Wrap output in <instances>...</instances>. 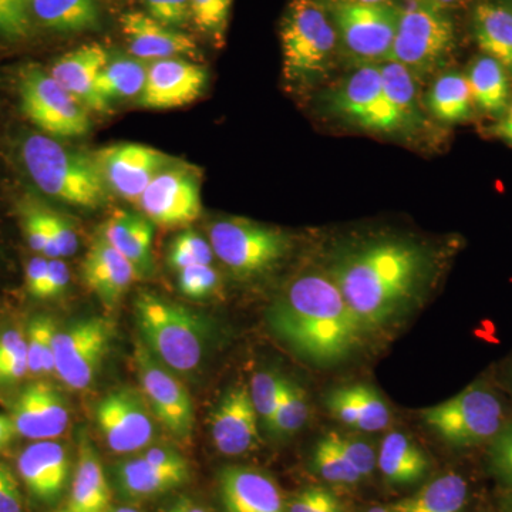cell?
Listing matches in <instances>:
<instances>
[{"mask_svg":"<svg viewBox=\"0 0 512 512\" xmlns=\"http://www.w3.org/2000/svg\"><path fill=\"white\" fill-rule=\"evenodd\" d=\"M426 248L413 241L383 238L349 249L329 274L363 330L380 328L409 305L430 274Z\"/></svg>","mask_w":512,"mask_h":512,"instance_id":"1","label":"cell"},{"mask_svg":"<svg viewBox=\"0 0 512 512\" xmlns=\"http://www.w3.org/2000/svg\"><path fill=\"white\" fill-rule=\"evenodd\" d=\"M268 318L286 345L316 365L346 359L365 333L335 279L323 272L293 279L269 309Z\"/></svg>","mask_w":512,"mask_h":512,"instance_id":"2","label":"cell"},{"mask_svg":"<svg viewBox=\"0 0 512 512\" xmlns=\"http://www.w3.org/2000/svg\"><path fill=\"white\" fill-rule=\"evenodd\" d=\"M22 156L32 180L50 197L87 210L106 204L109 185L94 156L69 150L39 134L26 138Z\"/></svg>","mask_w":512,"mask_h":512,"instance_id":"3","label":"cell"},{"mask_svg":"<svg viewBox=\"0 0 512 512\" xmlns=\"http://www.w3.org/2000/svg\"><path fill=\"white\" fill-rule=\"evenodd\" d=\"M136 316L148 350L164 366L178 373L194 372L200 366L207 345L200 316L153 293L138 296Z\"/></svg>","mask_w":512,"mask_h":512,"instance_id":"4","label":"cell"},{"mask_svg":"<svg viewBox=\"0 0 512 512\" xmlns=\"http://www.w3.org/2000/svg\"><path fill=\"white\" fill-rule=\"evenodd\" d=\"M286 79L319 82L332 66L339 40L329 10L319 0H293L281 26Z\"/></svg>","mask_w":512,"mask_h":512,"instance_id":"5","label":"cell"},{"mask_svg":"<svg viewBox=\"0 0 512 512\" xmlns=\"http://www.w3.org/2000/svg\"><path fill=\"white\" fill-rule=\"evenodd\" d=\"M456 45V28L446 9L423 0L400 6L399 25L390 52L392 62L402 64L414 76L433 72Z\"/></svg>","mask_w":512,"mask_h":512,"instance_id":"6","label":"cell"},{"mask_svg":"<svg viewBox=\"0 0 512 512\" xmlns=\"http://www.w3.org/2000/svg\"><path fill=\"white\" fill-rule=\"evenodd\" d=\"M420 414L433 433L454 447H474L491 441L505 426L503 404L497 394L481 384H473Z\"/></svg>","mask_w":512,"mask_h":512,"instance_id":"7","label":"cell"},{"mask_svg":"<svg viewBox=\"0 0 512 512\" xmlns=\"http://www.w3.org/2000/svg\"><path fill=\"white\" fill-rule=\"evenodd\" d=\"M208 241L222 264L239 278L264 274L291 249L284 232L245 218L215 221Z\"/></svg>","mask_w":512,"mask_h":512,"instance_id":"8","label":"cell"},{"mask_svg":"<svg viewBox=\"0 0 512 512\" xmlns=\"http://www.w3.org/2000/svg\"><path fill=\"white\" fill-rule=\"evenodd\" d=\"M339 45L357 66L389 59L399 25L400 6L392 2L329 6Z\"/></svg>","mask_w":512,"mask_h":512,"instance_id":"9","label":"cell"},{"mask_svg":"<svg viewBox=\"0 0 512 512\" xmlns=\"http://www.w3.org/2000/svg\"><path fill=\"white\" fill-rule=\"evenodd\" d=\"M22 109L37 127L56 137H82L90 120L84 106L72 94L37 67H29L20 82Z\"/></svg>","mask_w":512,"mask_h":512,"instance_id":"10","label":"cell"},{"mask_svg":"<svg viewBox=\"0 0 512 512\" xmlns=\"http://www.w3.org/2000/svg\"><path fill=\"white\" fill-rule=\"evenodd\" d=\"M113 325L104 318L79 320L56 333L55 372L67 387L84 390L93 383L110 349Z\"/></svg>","mask_w":512,"mask_h":512,"instance_id":"11","label":"cell"},{"mask_svg":"<svg viewBox=\"0 0 512 512\" xmlns=\"http://www.w3.org/2000/svg\"><path fill=\"white\" fill-rule=\"evenodd\" d=\"M329 104L333 113L366 130H400L399 120L384 94L379 64L357 67L333 90Z\"/></svg>","mask_w":512,"mask_h":512,"instance_id":"12","label":"cell"},{"mask_svg":"<svg viewBox=\"0 0 512 512\" xmlns=\"http://www.w3.org/2000/svg\"><path fill=\"white\" fill-rule=\"evenodd\" d=\"M138 379L154 419L160 421L175 439H190L194 431L195 413L190 393L150 350L138 346L136 352Z\"/></svg>","mask_w":512,"mask_h":512,"instance_id":"13","label":"cell"},{"mask_svg":"<svg viewBox=\"0 0 512 512\" xmlns=\"http://www.w3.org/2000/svg\"><path fill=\"white\" fill-rule=\"evenodd\" d=\"M144 217L160 227H185L200 218L201 183L191 168H165L137 202Z\"/></svg>","mask_w":512,"mask_h":512,"instance_id":"14","label":"cell"},{"mask_svg":"<svg viewBox=\"0 0 512 512\" xmlns=\"http://www.w3.org/2000/svg\"><path fill=\"white\" fill-rule=\"evenodd\" d=\"M97 426L116 453L143 450L154 439V416L140 394L120 389L107 394L96 409Z\"/></svg>","mask_w":512,"mask_h":512,"instance_id":"15","label":"cell"},{"mask_svg":"<svg viewBox=\"0 0 512 512\" xmlns=\"http://www.w3.org/2000/svg\"><path fill=\"white\" fill-rule=\"evenodd\" d=\"M109 190L138 202L151 181L174 163L156 148L137 143L113 144L94 154Z\"/></svg>","mask_w":512,"mask_h":512,"instance_id":"16","label":"cell"},{"mask_svg":"<svg viewBox=\"0 0 512 512\" xmlns=\"http://www.w3.org/2000/svg\"><path fill=\"white\" fill-rule=\"evenodd\" d=\"M205 84L207 73L198 64L178 57L157 60L148 67L146 86L138 101L146 109H178L200 99Z\"/></svg>","mask_w":512,"mask_h":512,"instance_id":"17","label":"cell"},{"mask_svg":"<svg viewBox=\"0 0 512 512\" xmlns=\"http://www.w3.org/2000/svg\"><path fill=\"white\" fill-rule=\"evenodd\" d=\"M258 423L249 389L245 386L232 387L212 412V441L225 456H241L258 444Z\"/></svg>","mask_w":512,"mask_h":512,"instance_id":"18","label":"cell"},{"mask_svg":"<svg viewBox=\"0 0 512 512\" xmlns=\"http://www.w3.org/2000/svg\"><path fill=\"white\" fill-rule=\"evenodd\" d=\"M16 433L30 440H55L69 426V409L62 394L49 383L29 384L16 400L12 414Z\"/></svg>","mask_w":512,"mask_h":512,"instance_id":"19","label":"cell"},{"mask_svg":"<svg viewBox=\"0 0 512 512\" xmlns=\"http://www.w3.org/2000/svg\"><path fill=\"white\" fill-rule=\"evenodd\" d=\"M70 456L56 440H40L20 454L18 470L29 493L42 503L52 504L64 493L70 478Z\"/></svg>","mask_w":512,"mask_h":512,"instance_id":"20","label":"cell"},{"mask_svg":"<svg viewBox=\"0 0 512 512\" xmlns=\"http://www.w3.org/2000/svg\"><path fill=\"white\" fill-rule=\"evenodd\" d=\"M121 30L131 55L144 62L195 55L197 45L190 36L158 22L148 13L128 12L121 16Z\"/></svg>","mask_w":512,"mask_h":512,"instance_id":"21","label":"cell"},{"mask_svg":"<svg viewBox=\"0 0 512 512\" xmlns=\"http://www.w3.org/2000/svg\"><path fill=\"white\" fill-rule=\"evenodd\" d=\"M220 495L225 512H288L278 485L255 468L225 467Z\"/></svg>","mask_w":512,"mask_h":512,"instance_id":"22","label":"cell"},{"mask_svg":"<svg viewBox=\"0 0 512 512\" xmlns=\"http://www.w3.org/2000/svg\"><path fill=\"white\" fill-rule=\"evenodd\" d=\"M137 275L130 261L100 232L84 256L83 279L87 288L96 293L104 305L113 308L130 289Z\"/></svg>","mask_w":512,"mask_h":512,"instance_id":"23","label":"cell"},{"mask_svg":"<svg viewBox=\"0 0 512 512\" xmlns=\"http://www.w3.org/2000/svg\"><path fill=\"white\" fill-rule=\"evenodd\" d=\"M109 59V53L99 45L82 46L60 57L50 76L82 106L101 113L109 109V103L101 99L96 84Z\"/></svg>","mask_w":512,"mask_h":512,"instance_id":"24","label":"cell"},{"mask_svg":"<svg viewBox=\"0 0 512 512\" xmlns=\"http://www.w3.org/2000/svg\"><path fill=\"white\" fill-rule=\"evenodd\" d=\"M326 409L345 426L375 433L389 427L390 407L376 389L365 383H352L330 390L325 396Z\"/></svg>","mask_w":512,"mask_h":512,"instance_id":"25","label":"cell"},{"mask_svg":"<svg viewBox=\"0 0 512 512\" xmlns=\"http://www.w3.org/2000/svg\"><path fill=\"white\" fill-rule=\"evenodd\" d=\"M101 234L136 268L147 274L153 266V222L136 212L119 210L101 228Z\"/></svg>","mask_w":512,"mask_h":512,"instance_id":"26","label":"cell"},{"mask_svg":"<svg viewBox=\"0 0 512 512\" xmlns=\"http://www.w3.org/2000/svg\"><path fill=\"white\" fill-rule=\"evenodd\" d=\"M110 504V485L100 458L92 444L84 440L80 446L70 497L60 512H107Z\"/></svg>","mask_w":512,"mask_h":512,"instance_id":"27","label":"cell"},{"mask_svg":"<svg viewBox=\"0 0 512 512\" xmlns=\"http://www.w3.org/2000/svg\"><path fill=\"white\" fill-rule=\"evenodd\" d=\"M473 32L483 55L493 57L512 76V6L490 0L478 3Z\"/></svg>","mask_w":512,"mask_h":512,"instance_id":"28","label":"cell"},{"mask_svg":"<svg viewBox=\"0 0 512 512\" xmlns=\"http://www.w3.org/2000/svg\"><path fill=\"white\" fill-rule=\"evenodd\" d=\"M377 467L384 480L393 485L417 483L429 473L426 454L403 431H392L384 436L377 453Z\"/></svg>","mask_w":512,"mask_h":512,"instance_id":"29","label":"cell"},{"mask_svg":"<svg viewBox=\"0 0 512 512\" xmlns=\"http://www.w3.org/2000/svg\"><path fill=\"white\" fill-rule=\"evenodd\" d=\"M466 77L474 107L500 119L512 100L507 70L493 57L480 55L471 60Z\"/></svg>","mask_w":512,"mask_h":512,"instance_id":"30","label":"cell"},{"mask_svg":"<svg viewBox=\"0 0 512 512\" xmlns=\"http://www.w3.org/2000/svg\"><path fill=\"white\" fill-rule=\"evenodd\" d=\"M190 473L163 470L138 457L123 461L116 468V481L120 493L130 500H146L168 493L187 483Z\"/></svg>","mask_w":512,"mask_h":512,"instance_id":"31","label":"cell"},{"mask_svg":"<svg viewBox=\"0 0 512 512\" xmlns=\"http://www.w3.org/2000/svg\"><path fill=\"white\" fill-rule=\"evenodd\" d=\"M468 485L458 474L448 473L424 485L416 494L393 504V512H461L467 503Z\"/></svg>","mask_w":512,"mask_h":512,"instance_id":"32","label":"cell"},{"mask_svg":"<svg viewBox=\"0 0 512 512\" xmlns=\"http://www.w3.org/2000/svg\"><path fill=\"white\" fill-rule=\"evenodd\" d=\"M384 94L399 120L400 130H416L421 124L416 76L402 64L386 60L379 64Z\"/></svg>","mask_w":512,"mask_h":512,"instance_id":"33","label":"cell"},{"mask_svg":"<svg viewBox=\"0 0 512 512\" xmlns=\"http://www.w3.org/2000/svg\"><path fill=\"white\" fill-rule=\"evenodd\" d=\"M426 106L443 123L456 124L470 120L474 114V103L466 74H441L427 93Z\"/></svg>","mask_w":512,"mask_h":512,"instance_id":"34","label":"cell"},{"mask_svg":"<svg viewBox=\"0 0 512 512\" xmlns=\"http://www.w3.org/2000/svg\"><path fill=\"white\" fill-rule=\"evenodd\" d=\"M30 6L43 26L57 32H84L100 23L97 0H30Z\"/></svg>","mask_w":512,"mask_h":512,"instance_id":"35","label":"cell"},{"mask_svg":"<svg viewBox=\"0 0 512 512\" xmlns=\"http://www.w3.org/2000/svg\"><path fill=\"white\" fill-rule=\"evenodd\" d=\"M148 67L150 64L137 57L109 59L97 79V93L109 104L111 100L140 97L146 86Z\"/></svg>","mask_w":512,"mask_h":512,"instance_id":"36","label":"cell"},{"mask_svg":"<svg viewBox=\"0 0 512 512\" xmlns=\"http://www.w3.org/2000/svg\"><path fill=\"white\" fill-rule=\"evenodd\" d=\"M309 412L311 409L305 389L295 380L284 377L272 434L281 439L293 436L305 426Z\"/></svg>","mask_w":512,"mask_h":512,"instance_id":"37","label":"cell"},{"mask_svg":"<svg viewBox=\"0 0 512 512\" xmlns=\"http://www.w3.org/2000/svg\"><path fill=\"white\" fill-rule=\"evenodd\" d=\"M56 325L47 316H37L30 322L28 342V365L32 375L55 372Z\"/></svg>","mask_w":512,"mask_h":512,"instance_id":"38","label":"cell"},{"mask_svg":"<svg viewBox=\"0 0 512 512\" xmlns=\"http://www.w3.org/2000/svg\"><path fill=\"white\" fill-rule=\"evenodd\" d=\"M312 467L323 480L332 484L355 485L363 480L340 453L329 433L316 443L312 454Z\"/></svg>","mask_w":512,"mask_h":512,"instance_id":"39","label":"cell"},{"mask_svg":"<svg viewBox=\"0 0 512 512\" xmlns=\"http://www.w3.org/2000/svg\"><path fill=\"white\" fill-rule=\"evenodd\" d=\"M284 377L276 370H261L252 379L251 389H249L258 419L264 429L271 434Z\"/></svg>","mask_w":512,"mask_h":512,"instance_id":"40","label":"cell"},{"mask_svg":"<svg viewBox=\"0 0 512 512\" xmlns=\"http://www.w3.org/2000/svg\"><path fill=\"white\" fill-rule=\"evenodd\" d=\"M214 258L210 241L195 231H184L174 238L168 249V265L175 271L192 265H211Z\"/></svg>","mask_w":512,"mask_h":512,"instance_id":"41","label":"cell"},{"mask_svg":"<svg viewBox=\"0 0 512 512\" xmlns=\"http://www.w3.org/2000/svg\"><path fill=\"white\" fill-rule=\"evenodd\" d=\"M333 443L339 448L343 457L355 468L360 477H370L377 467V453L372 444L352 434H340L330 431Z\"/></svg>","mask_w":512,"mask_h":512,"instance_id":"42","label":"cell"},{"mask_svg":"<svg viewBox=\"0 0 512 512\" xmlns=\"http://www.w3.org/2000/svg\"><path fill=\"white\" fill-rule=\"evenodd\" d=\"M220 286V275L211 265H192L178 271V288L194 301L208 298Z\"/></svg>","mask_w":512,"mask_h":512,"instance_id":"43","label":"cell"},{"mask_svg":"<svg viewBox=\"0 0 512 512\" xmlns=\"http://www.w3.org/2000/svg\"><path fill=\"white\" fill-rule=\"evenodd\" d=\"M232 0H191V16L202 32L220 37L227 26Z\"/></svg>","mask_w":512,"mask_h":512,"instance_id":"44","label":"cell"},{"mask_svg":"<svg viewBox=\"0 0 512 512\" xmlns=\"http://www.w3.org/2000/svg\"><path fill=\"white\" fill-rule=\"evenodd\" d=\"M49 242L43 256L47 259H62L77 251V235L69 221L55 212L46 211Z\"/></svg>","mask_w":512,"mask_h":512,"instance_id":"45","label":"cell"},{"mask_svg":"<svg viewBox=\"0 0 512 512\" xmlns=\"http://www.w3.org/2000/svg\"><path fill=\"white\" fill-rule=\"evenodd\" d=\"M491 468L498 478L512 487V424H507L491 440Z\"/></svg>","mask_w":512,"mask_h":512,"instance_id":"46","label":"cell"},{"mask_svg":"<svg viewBox=\"0 0 512 512\" xmlns=\"http://www.w3.org/2000/svg\"><path fill=\"white\" fill-rule=\"evenodd\" d=\"M30 0H0V33L20 37L28 32Z\"/></svg>","mask_w":512,"mask_h":512,"instance_id":"47","label":"cell"},{"mask_svg":"<svg viewBox=\"0 0 512 512\" xmlns=\"http://www.w3.org/2000/svg\"><path fill=\"white\" fill-rule=\"evenodd\" d=\"M151 18L174 28L184 25L191 16V0H146Z\"/></svg>","mask_w":512,"mask_h":512,"instance_id":"48","label":"cell"},{"mask_svg":"<svg viewBox=\"0 0 512 512\" xmlns=\"http://www.w3.org/2000/svg\"><path fill=\"white\" fill-rule=\"evenodd\" d=\"M0 512H23L18 480L3 463H0Z\"/></svg>","mask_w":512,"mask_h":512,"instance_id":"49","label":"cell"},{"mask_svg":"<svg viewBox=\"0 0 512 512\" xmlns=\"http://www.w3.org/2000/svg\"><path fill=\"white\" fill-rule=\"evenodd\" d=\"M26 238L33 251L43 254L49 242V227H47L46 211L32 208L26 214L25 220Z\"/></svg>","mask_w":512,"mask_h":512,"instance_id":"50","label":"cell"},{"mask_svg":"<svg viewBox=\"0 0 512 512\" xmlns=\"http://www.w3.org/2000/svg\"><path fill=\"white\" fill-rule=\"evenodd\" d=\"M332 491L323 487H308L296 494L286 505L288 512H318Z\"/></svg>","mask_w":512,"mask_h":512,"instance_id":"51","label":"cell"},{"mask_svg":"<svg viewBox=\"0 0 512 512\" xmlns=\"http://www.w3.org/2000/svg\"><path fill=\"white\" fill-rule=\"evenodd\" d=\"M69 282V266L64 264L62 259H49V271H47L45 291H43L42 299H52L62 295Z\"/></svg>","mask_w":512,"mask_h":512,"instance_id":"52","label":"cell"},{"mask_svg":"<svg viewBox=\"0 0 512 512\" xmlns=\"http://www.w3.org/2000/svg\"><path fill=\"white\" fill-rule=\"evenodd\" d=\"M143 457L146 458L148 463L158 468H163V470L190 473V468H188L185 458L173 450V448L153 447L147 450Z\"/></svg>","mask_w":512,"mask_h":512,"instance_id":"53","label":"cell"},{"mask_svg":"<svg viewBox=\"0 0 512 512\" xmlns=\"http://www.w3.org/2000/svg\"><path fill=\"white\" fill-rule=\"evenodd\" d=\"M47 271H49V259L46 256H36V258L30 259L26 266V288L33 298H43Z\"/></svg>","mask_w":512,"mask_h":512,"instance_id":"54","label":"cell"},{"mask_svg":"<svg viewBox=\"0 0 512 512\" xmlns=\"http://www.w3.org/2000/svg\"><path fill=\"white\" fill-rule=\"evenodd\" d=\"M25 355H28V342L23 333L9 330L0 336V366Z\"/></svg>","mask_w":512,"mask_h":512,"instance_id":"55","label":"cell"},{"mask_svg":"<svg viewBox=\"0 0 512 512\" xmlns=\"http://www.w3.org/2000/svg\"><path fill=\"white\" fill-rule=\"evenodd\" d=\"M488 133L491 136L501 138L505 143L512 146V100L507 111L498 119L497 123L493 127L488 128Z\"/></svg>","mask_w":512,"mask_h":512,"instance_id":"56","label":"cell"},{"mask_svg":"<svg viewBox=\"0 0 512 512\" xmlns=\"http://www.w3.org/2000/svg\"><path fill=\"white\" fill-rule=\"evenodd\" d=\"M16 429L12 417L0 414V450L9 446L10 441L15 437Z\"/></svg>","mask_w":512,"mask_h":512,"instance_id":"57","label":"cell"},{"mask_svg":"<svg viewBox=\"0 0 512 512\" xmlns=\"http://www.w3.org/2000/svg\"><path fill=\"white\" fill-rule=\"evenodd\" d=\"M165 512H208L202 505L195 503L192 498L180 497L174 501Z\"/></svg>","mask_w":512,"mask_h":512,"instance_id":"58","label":"cell"},{"mask_svg":"<svg viewBox=\"0 0 512 512\" xmlns=\"http://www.w3.org/2000/svg\"><path fill=\"white\" fill-rule=\"evenodd\" d=\"M318 512H345V508H343L342 501L335 494L330 493Z\"/></svg>","mask_w":512,"mask_h":512,"instance_id":"59","label":"cell"},{"mask_svg":"<svg viewBox=\"0 0 512 512\" xmlns=\"http://www.w3.org/2000/svg\"><path fill=\"white\" fill-rule=\"evenodd\" d=\"M326 8L335 5H369V3L390 2V0H319Z\"/></svg>","mask_w":512,"mask_h":512,"instance_id":"60","label":"cell"},{"mask_svg":"<svg viewBox=\"0 0 512 512\" xmlns=\"http://www.w3.org/2000/svg\"><path fill=\"white\" fill-rule=\"evenodd\" d=\"M423 2L430 3V5L437 6V8L448 9L454 6L461 5L464 0H423Z\"/></svg>","mask_w":512,"mask_h":512,"instance_id":"61","label":"cell"},{"mask_svg":"<svg viewBox=\"0 0 512 512\" xmlns=\"http://www.w3.org/2000/svg\"><path fill=\"white\" fill-rule=\"evenodd\" d=\"M503 508L504 512H512V494L504 498Z\"/></svg>","mask_w":512,"mask_h":512,"instance_id":"62","label":"cell"},{"mask_svg":"<svg viewBox=\"0 0 512 512\" xmlns=\"http://www.w3.org/2000/svg\"><path fill=\"white\" fill-rule=\"evenodd\" d=\"M107 512H138L137 510H134V508H116V510H113V508H110Z\"/></svg>","mask_w":512,"mask_h":512,"instance_id":"63","label":"cell"},{"mask_svg":"<svg viewBox=\"0 0 512 512\" xmlns=\"http://www.w3.org/2000/svg\"><path fill=\"white\" fill-rule=\"evenodd\" d=\"M367 512H393L390 508L373 507Z\"/></svg>","mask_w":512,"mask_h":512,"instance_id":"64","label":"cell"}]
</instances>
